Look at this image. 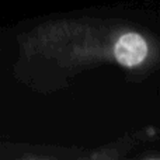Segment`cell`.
Here are the masks:
<instances>
[{
	"label": "cell",
	"instance_id": "6da1fadb",
	"mask_svg": "<svg viewBox=\"0 0 160 160\" xmlns=\"http://www.w3.org/2000/svg\"><path fill=\"white\" fill-rule=\"evenodd\" d=\"M153 47L150 39L136 28H118L112 41V62L124 69L138 70L152 59Z\"/></svg>",
	"mask_w": 160,
	"mask_h": 160
}]
</instances>
